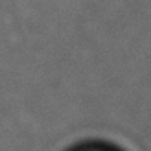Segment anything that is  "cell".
<instances>
[{"label": "cell", "instance_id": "obj_1", "mask_svg": "<svg viewBox=\"0 0 151 151\" xmlns=\"http://www.w3.org/2000/svg\"><path fill=\"white\" fill-rule=\"evenodd\" d=\"M76 151H120L116 147H112L109 144H94V146H85V147H79Z\"/></svg>", "mask_w": 151, "mask_h": 151}]
</instances>
